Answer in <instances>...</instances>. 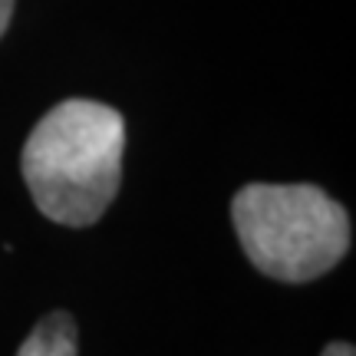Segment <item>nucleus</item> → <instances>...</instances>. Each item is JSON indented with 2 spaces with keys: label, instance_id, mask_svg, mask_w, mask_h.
<instances>
[{
  "label": "nucleus",
  "instance_id": "39448f33",
  "mask_svg": "<svg viewBox=\"0 0 356 356\" xmlns=\"http://www.w3.org/2000/svg\"><path fill=\"white\" fill-rule=\"evenodd\" d=\"M323 356H356V350L350 343H330L323 350Z\"/></svg>",
  "mask_w": 356,
  "mask_h": 356
},
{
  "label": "nucleus",
  "instance_id": "f03ea898",
  "mask_svg": "<svg viewBox=\"0 0 356 356\" xmlns=\"http://www.w3.org/2000/svg\"><path fill=\"white\" fill-rule=\"evenodd\" d=\"M231 221L251 264L284 284L323 277L350 251V215L317 185H244Z\"/></svg>",
  "mask_w": 356,
  "mask_h": 356
},
{
  "label": "nucleus",
  "instance_id": "7ed1b4c3",
  "mask_svg": "<svg viewBox=\"0 0 356 356\" xmlns=\"http://www.w3.org/2000/svg\"><path fill=\"white\" fill-rule=\"evenodd\" d=\"M17 356H79V330L76 320L63 314V310H53L40 320L33 333L26 337Z\"/></svg>",
  "mask_w": 356,
  "mask_h": 356
},
{
  "label": "nucleus",
  "instance_id": "20e7f679",
  "mask_svg": "<svg viewBox=\"0 0 356 356\" xmlns=\"http://www.w3.org/2000/svg\"><path fill=\"white\" fill-rule=\"evenodd\" d=\"M10 17H13V0H0V37L7 33V26H10Z\"/></svg>",
  "mask_w": 356,
  "mask_h": 356
},
{
  "label": "nucleus",
  "instance_id": "f257e3e1",
  "mask_svg": "<svg viewBox=\"0 0 356 356\" xmlns=\"http://www.w3.org/2000/svg\"><path fill=\"white\" fill-rule=\"evenodd\" d=\"M126 119L96 99H66L24 145V181L43 215L66 228L96 225L122 181Z\"/></svg>",
  "mask_w": 356,
  "mask_h": 356
}]
</instances>
